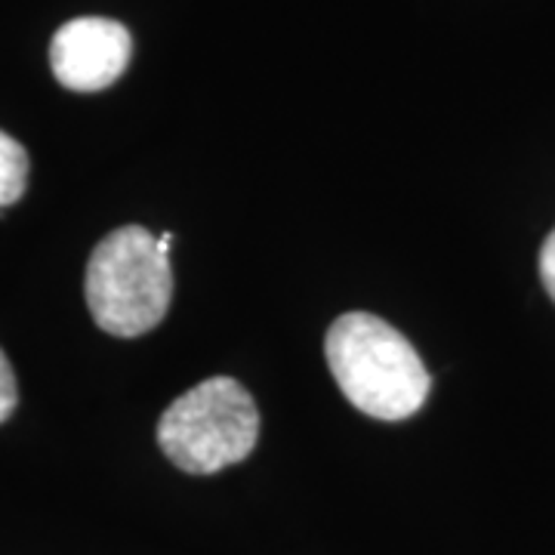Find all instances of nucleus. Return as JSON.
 I'll return each instance as SVG.
<instances>
[{
    "label": "nucleus",
    "mask_w": 555,
    "mask_h": 555,
    "mask_svg": "<svg viewBox=\"0 0 555 555\" xmlns=\"http://www.w3.org/2000/svg\"><path fill=\"white\" fill-rule=\"evenodd\" d=\"M324 356L343 396L374 420L398 423L414 416L433 389V377L408 337L367 312L339 315L327 331Z\"/></svg>",
    "instance_id": "nucleus-1"
},
{
    "label": "nucleus",
    "mask_w": 555,
    "mask_h": 555,
    "mask_svg": "<svg viewBox=\"0 0 555 555\" xmlns=\"http://www.w3.org/2000/svg\"><path fill=\"white\" fill-rule=\"evenodd\" d=\"M173 232L155 238L145 225H120L96 244L87 262L90 315L112 337H139L155 331L173 297L170 269Z\"/></svg>",
    "instance_id": "nucleus-2"
},
{
    "label": "nucleus",
    "mask_w": 555,
    "mask_h": 555,
    "mask_svg": "<svg viewBox=\"0 0 555 555\" xmlns=\"http://www.w3.org/2000/svg\"><path fill=\"white\" fill-rule=\"evenodd\" d=\"M259 411L250 392L232 377H210L179 396L158 423L167 460L192 476H214L247 460L257 448Z\"/></svg>",
    "instance_id": "nucleus-3"
},
{
    "label": "nucleus",
    "mask_w": 555,
    "mask_h": 555,
    "mask_svg": "<svg viewBox=\"0 0 555 555\" xmlns=\"http://www.w3.org/2000/svg\"><path fill=\"white\" fill-rule=\"evenodd\" d=\"M133 53L130 31L115 20L83 16L62 25L50 43V65L62 87L96 93L127 72Z\"/></svg>",
    "instance_id": "nucleus-4"
},
{
    "label": "nucleus",
    "mask_w": 555,
    "mask_h": 555,
    "mask_svg": "<svg viewBox=\"0 0 555 555\" xmlns=\"http://www.w3.org/2000/svg\"><path fill=\"white\" fill-rule=\"evenodd\" d=\"M28 185V155L16 139L0 130V210L16 204Z\"/></svg>",
    "instance_id": "nucleus-5"
},
{
    "label": "nucleus",
    "mask_w": 555,
    "mask_h": 555,
    "mask_svg": "<svg viewBox=\"0 0 555 555\" xmlns=\"http://www.w3.org/2000/svg\"><path fill=\"white\" fill-rule=\"evenodd\" d=\"M16 404H20V386H16V374H13V364H10V358L3 356V349H0V423L13 414V411H16Z\"/></svg>",
    "instance_id": "nucleus-6"
},
{
    "label": "nucleus",
    "mask_w": 555,
    "mask_h": 555,
    "mask_svg": "<svg viewBox=\"0 0 555 555\" xmlns=\"http://www.w3.org/2000/svg\"><path fill=\"white\" fill-rule=\"evenodd\" d=\"M540 278H543V287L550 291V297L555 299V229L553 235L543 241V250H540Z\"/></svg>",
    "instance_id": "nucleus-7"
}]
</instances>
